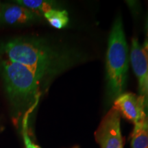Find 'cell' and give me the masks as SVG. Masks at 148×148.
<instances>
[{
    "instance_id": "1",
    "label": "cell",
    "mask_w": 148,
    "mask_h": 148,
    "mask_svg": "<svg viewBox=\"0 0 148 148\" xmlns=\"http://www.w3.org/2000/svg\"><path fill=\"white\" fill-rule=\"evenodd\" d=\"M0 52L3 58L31 69L40 79L67 68L69 58L42 40L17 38L3 43Z\"/></svg>"
},
{
    "instance_id": "2",
    "label": "cell",
    "mask_w": 148,
    "mask_h": 148,
    "mask_svg": "<svg viewBox=\"0 0 148 148\" xmlns=\"http://www.w3.org/2000/svg\"><path fill=\"white\" fill-rule=\"evenodd\" d=\"M0 71L12 104L25 108L38 101L41 79L32 70L18 62L2 58Z\"/></svg>"
},
{
    "instance_id": "3",
    "label": "cell",
    "mask_w": 148,
    "mask_h": 148,
    "mask_svg": "<svg viewBox=\"0 0 148 148\" xmlns=\"http://www.w3.org/2000/svg\"><path fill=\"white\" fill-rule=\"evenodd\" d=\"M128 49L121 18H116L109 36L106 54V72L112 97L122 94L128 70Z\"/></svg>"
},
{
    "instance_id": "4",
    "label": "cell",
    "mask_w": 148,
    "mask_h": 148,
    "mask_svg": "<svg viewBox=\"0 0 148 148\" xmlns=\"http://www.w3.org/2000/svg\"><path fill=\"white\" fill-rule=\"evenodd\" d=\"M120 120L121 114L114 106L101 120L95 132L100 148H123Z\"/></svg>"
},
{
    "instance_id": "5",
    "label": "cell",
    "mask_w": 148,
    "mask_h": 148,
    "mask_svg": "<svg viewBox=\"0 0 148 148\" xmlns=\"http://www.w3.org/2000/svg\"><path fill=\"white\" fill-rule=\"evenodd\" d=\"M114 107L117 109L126 119L136 123L145 119V97L132 92L122 93L116 98Z\"/></svg>"
},
{
    "instance_id": "6",
    "label": "cell",
    "mask_w": 148,
    "mask_h": 148,
    "mask_svg": "<svg viewBox=\"0 0 148 148\" xmlns=\"http://www.w3.org/2000/svg\"><path fill=\"white\" fill-rule=\"evenodd\" d=\"M130 61L138 80L140 93L146 97L148 87V45L142 47L136 38H132Z\"/></svg>"
},
{
    "instance_id": "7",
    "label": "cell",
    "mask_w": 148,
    "mask_h": 148,
    "mask_svg": "<svg viewBox=\"0 0 148 148\" xmlns=\"http://www.w3.org/2000/svg\"><path fill=\"white\" fill-rule=\"evenodd\" d=\"M37 13L18 4H4L0 10V23L9 25L28 23L37 18Z\"/></svg>"
},
{
    "instance_id": "8",
    "label": "cell",
    "mask_w": 148,
    "mask_h": 148,
    "mask_svg": "<svg viewBox=\"0 0 148 148\" xmlns=\"http://www.w3.org/2000/svg\"><path fill=\"white\" fill-rule=\"evenodd\" d=\"M131 148H148V116L135 123L131 138Z\"/></svg>"
},
{
    "instance_id": "9",
    "label": "cell",
    "mask_w": 148,
    "mask_h": 148,
    "mask_svg": "<svg viewBox=\"0 0 148 148\" xmlns=\"http://www.w3.org/2000/svg\"><path fill=\"white\" fill-rule=\"evenodd\" d=\"M44 16L51 26L56 29H62L69 22L68 12L66 10L53 9L44 14Z\"/></svg>"
},
{
    "instance_id": "10",
    "label": "cell",
    "mask_w": 148,
    "mask_h": 148,
    "mask_svg": "<svg viewBox=\"0 0 148 148\" xmlns=\"http://www.w3.org/2000/svg\"><path fill=\"white\" fill-rule=\"evenodd\" d=\"M18 5L25 7L29 10L36 12H42L45 14L48 11L53 10V3L50 1L45 0H17L16 1Z\"/></svg>"
},
{
    "instance_id": "11",
    "label": "cell",
    "mask_w": 148,
    "mask_h": 148,
    "mask_svg": "<svg viewBox=\"0 0 148 148\" xmlns=\"http://www.w3.org/2000/svg\"><path fill=\"white\" fill-rule=\"evenodd\" d=\"M27 114L25 116V119L23 120V137L24 140V144H25V148H40L39 146L37 145L34 143H33L29 138L28 132H27Z\"/></svg>"
},
{
    "instance_id": "12",
    "label": "cell",
    "mask_w": 148,
    "mask_h": 148,
    "mask_svg": "<svg viewBox=\"0 0 148 148\" xmlns=\"http://www.w3.org/2000/svg\"><path fill=\"white\" fill-rule=\"evenodd\" d=\"M73 148H78L77 147H73Z\"/></svg>"
},
{
    "instance_id": "13",
    "label": "cell",
    "mask_w": 148,
    "mask_h": 148,
    "mask_svg": "<svg viewBox=\"0 0 148 148\" xmlns=\"http://www.w3.org/2000/svg\"><path fill=\"white\" fill-rule=\"evenodd\" d=\"M147 94H148V87H147Z\"/></svg>"
}]
</instances>
